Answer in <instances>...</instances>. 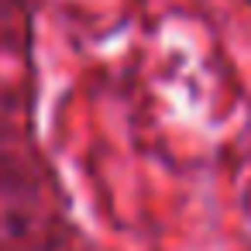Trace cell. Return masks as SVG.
<instances>
[]
</instances>
